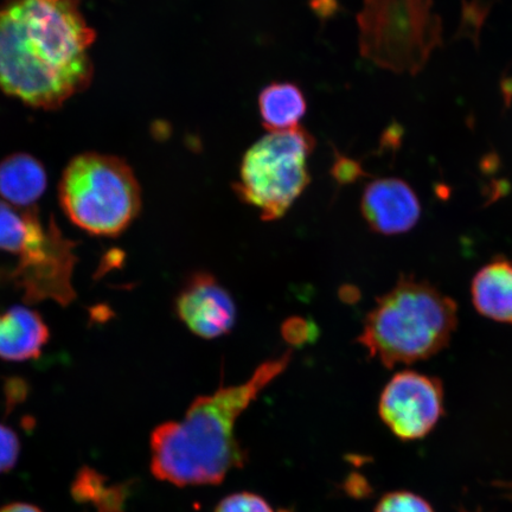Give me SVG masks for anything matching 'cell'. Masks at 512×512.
Here are the masks:
<instances>
[{
    "mask_svg": "<svg viewBox=\"0 0 512 512\" xmlns=\"http://www.w3.org/2000/svg\"><path fill=\"white\" fill-rule=\"evenodd\" d=\"M259 112L262 125L270 132H284L299 127L305 117V94L292 82H273L259 94Z\"/></svg>",
    "mask_w": 512,
    "mask_h": 512,
    "instance_id": "5bb4252c",
    "label": "cell"
},
{
    "mask_svg": "<svg viewBox=\"0 0 512 512\" xmlns=\"http://www.w3.org/2000/svg\"><path fill=\"white\" fill-rule=\"evenodd\" d=\"M73 496L80 503H92L99 512H124L128 495L126 485H107L106 477L82 467L72 486Z\"/></svg>",
    "mask_w": 512,
    "mask_h": 512,
    "instance_id": "9a60e30c",
    "label": "cell"
},
{
    "mask_svg": "<svg viewBox=\"0 0 512 512\" xmlns=\"http://www.w3.org/2000/svg\"><path fill=\"white\" fill-rule=\"evenodd\" d=\"M357 23L364 59L396 74L420 73L443 41L433 0H364Z\"/></svg>",
    "mask_w": 512,
    "mask_h": 512,
    "instance_id": "5b68a950",
    "label": "cell"
},
{
    "mask_svg": "<svg viewBox=\"0 0 512 512\" xmlns=\"http://www.w3.org/2000/svg\"><path fill=\"white\" fill-rule=\"evenodd\" d=\"M46 188V170L34 157L17 153L0 163V196L11 206H32Z\"/></svg>",
    "mask_w": 512,
    "mask_h": 512,
    "instance_id": "4fadbf2b",
    "label": "cell"
},
{
    "mask_svg": "<svg viewBox=\"0 0 512 512\" xmlns=\"http://www.w3.org/2000/svg\"><path fill=\"white\" fill-rule=\"evenodd\" d=\"M176 312L192 334L204 339L227 335L236 320L232 296L213 275L196 273L176 300Z\"/></svg>",
    "mask_w": 512,
    "mask_h": 512,
    "instance_id": "9c48e42d",
    "label": "cell"
},
{
    "mask_svg": "<svg viewBox=\"0 0 512 512\" xmlns=\"http://www.w3.org/2000/svg\"><path fill=\"white\" fill-rule=\"evenodd\" d=\"M444 387L437 377L400 371L384 387L379 403L382 421L403 441L427 437L445 414Z\"/></svg>",
    "mask_w": 512,
    "mask_h": 512,
    "instance_id": "ba28073f",
    "label": "cell"
},
{
    "mask_svg": "<svg viewBox=\"0 0 512 512\" xmlns=\"http://www.w3.org/2000/svg\"><path fill=\"white\" fill-rule=\"evenodd\" d=\"M94 40L78 0H11L0 9V88L59 107L91 80Z\"/></svg>",
    "mask_w": 512,
    "mask_h": 512,
    "instance_id": "6da1fadb",
    "label": "cell"
},
{
    "mask_svg": "<svg viewBox=\"0 0 512 512\" xmlns=\"http://www.w3.org/2000/svg\"><path fill=\"white\" fill-rule=\"evenodd\" d=\"M334 175L337 177L339 182H352L360 175V168L351 160L339 157L338 162L335 166Z\"/></svg>",
    "mask_w": 512,
    "mask_h": 512,
    "instance_id": "ffe728a7",
    "label": "cell"
},
{
    "mask_svg": "<svg viewBox=\"0 0 512 512\" xmlns=\"http://www.w3.org/2000/svg\"><path fill=\"white\" fill-rule=\"evenodd\" d=\"M375 512H434L425 498L409 491H396L384 495Z\"/></svg>",
    "mask_w": 512,
    "mask_h": 512,
    "instance_id": "e0dca14e",
    "label": "cell"
},
{
    "mask_svg": "<svg viewBox=\"0 0 512 512\" xmlns=\"http://www.w3.org/2000/svg\"><path fill=\"white\" fill-rule=\"evenodd\" d=\"M471 298L480 315L512 325V261L496 258L480 268L472 280Z\"/></svg>",
    "mask_w": 512,
    "mask_h": 512,
    "instance_id": "7c38bea8",
    "label": "cell"
},
{
    "mask_svg": "<svg viewBox=\"0 0 512 512\" xmlns=\"http://www.w3.org/2000/svg\"><path fill=\"white\" fill-rule=\"evenodd\" d=\"M64 211L76 226L94 235L115 236L142 208L136 176L123 160L96 153L76 157L60 184Z\"/></svg>",
    "mask_w": 512,
    "mask_h": 512,
    "instance_id": "277c9868",
    "label": "cell"
},
{
    "mask_svg": "<svg viewBox=\"0 0 512 512\" xmlns=\"http://www.w3.org/2000/svg\"><path fill=\"white\" fill-rule=\"evenodd\" d=\"M0 512H42L35 505L28 503H12L5 505Z\"/></svg>",
    "mask_w": 512,
    "mask_h": 512,
    "instance_id": "44dd1931",
    "label": "cell"
},
{
    "mask_svg": "<svg viewBox=\"0 0 512 512\" xmlns=\"http://www.w3.org/2000/svg\"><path fill=\"white\" fill-rule=\"evenodd\" d=\"M457 324L453 299L425 280L401 275L368 313L358 343L386 368L409 366L443 351Z\"/></svg>",
    "mask_w": 512,
    "mask_h": 512,
    "instance_id": "3957f363",
    "label": "cell"
},
{
    "mask_svg": "<svg viewBox=\"0 0 512 512\" xmlns=\"http://www.w3.org/2000/svg\"><path fill=\"white\" fill-rule=\"evenodd\" d=\"M315 146L302 126L266 134L242 157L236 195L258 209L262 220L281 219L311 182L307 160Z\"/></svg>",
    "mask_w": 512,
    "mask_h": 512,
    "instance_id": "8992f818",
    "label": "cell"
},
{
    "mask_svg": "<svg viewBox=\"0 0 512 512\" xmlns=\"http://www.w3.org/2000/svg\"><path fill=\"white\" fill-rule=\"evenodd\" d=\"M362 215L375 233L405 234L418 224L421 204L411 185L399 178H382L364 189Z\"/></svg>",
    "mask_w": 512,
    "mask_h": 512,
    "instance_id": "30bf717a",
    "label": "cell"
},
{
    "mask_svg": "<svg viewBox=\"0 0 512 512\" xmlns=\"http://www.w3.org/2000/svg\"><path fill=\"white\" fill-rule=\"evenodd\" d=\"M215 512H277L271 504L259 495L252 492H239L230 495L217 505ZM288 512V511H278Z\"/></svg>",
    "mask_w": 512,
    "mask_h": 512,
    "instance_id": "ac0fdd59",
    "label": "cell"
},
{
    "mask_svg": "<svg viewBox=\"0 0 512 512\" xmlns=\"http://www.w3.org/2000/svg\"><path fill=\"white\" fill-rule=\"evenodd\" d=\"M291 352L262 363L246 382L221 387L191 403L181 421L160 425L151 435V471L176 486L217 485L246 464L235 425L262 390L284 373Z\"/></svg>",
    "mask_w": 512,
    "mask_h": 512,
    "instance_id": "7a4b0ae2",
    "label": "cell"
},
{
    "mask_svg": "<svg viewBox=\"0 0 512 512\" xmlns=\"http://www.w3.org/2000/svg\"><path fill=\"white\" fill-rule=\"evenodd\" d=\"M74 243L63 238L55 224L38 220L19 256L12 278L23 288L28 302L53 299L66 305L75 297L72 275L76 262Z\"/></svg>",
    "mask_w": 512,
    "mask_h": 512,
    "instance_id": "52a82bcc",
    "label": "cell"
},
{
    "mask_svg": "<svg viewBox=\"0 0 512 512\" xmlns=\"http://www.w3.org/2000/svg\"><path fill=\"white\" fill-rule=\"evenodd\" d=\"M40 220L34 211H19L0 201V249L18 254Z\"/></svg>",
    "mask_w": 512,
    "mask_h": 512,
    "instance_id": "2e32d148",
    "label": "cell"
},
{
    "mask_svg": "<svg viewBox=\"0 0 512 512\" xmlns=\"http://www.w3.org/2000/svg\"><path fill=\"white\" fill-rule=\"evenodd\" d=\"M49 331L42 318L27 307L17 306L0 313V358L27 361L40 355Z\"/></svg>",
    "mask_w": 512,
    "mask_h": 512,
    "instance_id": "8fae6325",
    "label": "cell"
},
{
    "mask_svg": "<svg viewBox=\"0 0 512 512\" xmlns=\"http://www.w3.org/2000/svg\"><path fill=\"white\" fill-rule=\"evenodd\" d=\"M21 453L18 435L10 427L0 424V473L14 469Z\"/></svg>",
    "mask_w": 512,
    "mask_h": 512,
    "instance_id": "d6986e66",
    "label": "cell"
}]
</instances>
